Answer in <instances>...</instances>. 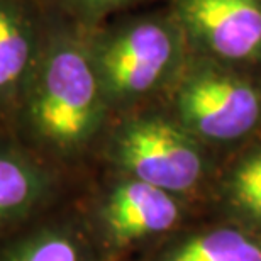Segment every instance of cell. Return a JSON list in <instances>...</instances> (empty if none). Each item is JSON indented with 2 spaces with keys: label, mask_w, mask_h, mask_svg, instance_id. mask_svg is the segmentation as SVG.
<instances>
[{
  "label": "cell",
  "mask_w": 261,
  "mask_h": 261,
  "mask_svg": "<svg viewBox=\"0 0 261 261\" xmlns=\"http://www.w3.org/2000/svg\"><path fill=\"white\" fill-rule=\"evenodd\" d=\"M109 112L90 38L68 25H46L15 112L28 143L43 160H75L100 136Z\"/></svg>",
  "instance_id": "6da1fadb"
},
{
  "label": "cell",
  "mask_w": 261,
  "mask_h": 261,
  "mask_svg": "<svg viewBox=\"0 0 261 261\" xmlns=\"http://www.w3.org/2000/svg\"><path fill=\"white\" fill-rule=\"evenodd\" d=\"M106 156L114 175L192 202L211 190L217 171L211 148L171 114L161 112L130 114L122 119L109 136Z\"/></svg>",
  "instance_id": "7a4b0ae2"
},
{
  "label": "cell",
  "mask_w": 261,
  "mask_h": 261,
  "mask_svg": "<svg viewBox=\"0 0 261 261\" xmlns=\"http://www.w3.org/2000/svg\"><path fill=\"white\" fill-rule=\"evenodd\" d=\"M90 48L111 111L138 106L184 70V31L168 19L129 20L92 36Z\"/></svg>",
  "instance_id": "3957f363"
},
{
  "label": "cell",
  "mask_w": 261,
  "mask_h": 261,
  "mask_svg": "<svg viewBox=\"0 0 261 261\" xmlns=\"http://www.w3.org/2000/svg\"><path fill=\"white\" fill-rule=\"evenodd\" d=\"M171 116L207 148L244 143L261 129V83L211 60L189 66L175 82Z\"/></svg>",
  "instance_id": "277c9868"
},
{
  "label": "cell",
  "mask_w": 261,
  "mask_h": 261,
  "mask_svg": "<svg viewBox=\"0 0 261 261\" xmlns=\"http://www.w3.org/2000/svg\"><path fill=\"white\" fill-rule=\"evenodd\" d=\"M194 202L127 176L114 175L88 212L87 224L107 261L153 248L190 222Z\"/></svg>",
  "instance_id": "5b68a950"
},
{
  "label": "cell",
  "mask_w": 261,
  "mask_h": 261,
  "mask_svg": "<svg viewBox=\"0 0 261 261\" xmlns=\"http://www.w3.org/2000/svg\"><path fill=\"white\" fill-rule=\"evenodd\" d=\"M178 25L219 65L261 61V0H178Z\"/></svg>",
  "instance_id": "8992f818"
},
{
  "label": "cell",
  "mask_w": 261,
  "mask_h": 261,
  "mask_svg": "<svg viewBox=\"0 0 261 261\" xmlns=\"http://www.w3.org/2000/svg\"><path fill=\"white\" fill-rule=\"evenodd\" d=\"M60 176L41 156L0 143V243L44 216L58 194Z\"/></svg>",
  "instance_id": "52a82bcc"
},
{
  "label": "cell",
  "mask_w": 261,
  "mask_h": 261,
  "mask_svg": "<svg viewBox=\"0 0 261 261\" xmlns=\"http://www.w3.org/2000/svg\"><path fill=\"white\" fill-rule=\"evenodd\" d=\"M0 261H107L85 217L41 216L0 243Z\"/></svg>",
  "instance_id": "ba28073f"
},
{
  "label": "cell",
  "mask_w": 261,
  "mask_h": 261,
  "mask_svg": "<svg viewBox=\"0 0 261 261\" xmlns=\"http://www.w3.org/2000/svg\"><path fill=\"white\" fill-rule=\"evenodd\" d=\"M139 261H261V234L219 216L154 244Z\"/></svg>",
  "instance_id": "9c48e42d"
},
{
  "label": "cell",
  "mask_w": 261,
  "mask_h": 261,
  "mask_svg": "<svg viewBox=\"0 0 261 261\" xmlns=\"http://www.w3.org/2000/svg\"><path fill=\"white\" fill-rule=\"evenodd\" d=\"M44 29L20 0H0V114L17 112L38 61Z\"/></svg>",
  "instance_id": "30bf717a"
},
{
  "label": "cell",
  "mask_w": 261,
  "mask_h": 261,
  "mask_svg": "<svg viewBox=\"0 0 261 261\" xmlns=\"http://www.w3.org/2000/svg\"><path fill=\"white\" fill-rule=\"evenodd\" d=\"M208 194L219 216L261 234V141L244 146L216 171Z\"/></svg>",
  "instance_id": "8fae6325"
},
{
  "label": "cell",
  "mask_w": 261,
  "mask_h": 261,
  "mask_svg": "<svg viewBox=\"0 0 261 261\" xmlns=\"http://www.w3.org/2000/svg\"><path fill=\"white\" fill-rule=\"evenodd\" d=\"M133 2L136 0H58V4L71 17L83 24L95 22L106 14L126 7Z\"/></svg>",
  "instance_id": "7c38bea8"
}]
</instances>
